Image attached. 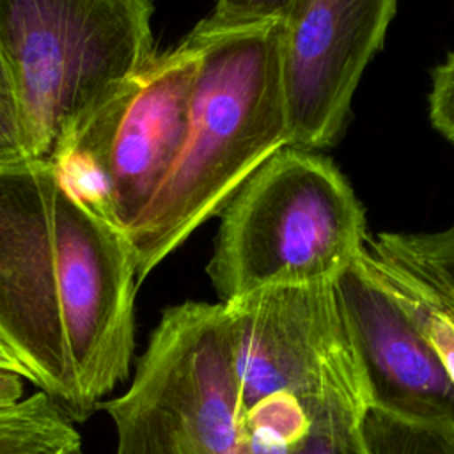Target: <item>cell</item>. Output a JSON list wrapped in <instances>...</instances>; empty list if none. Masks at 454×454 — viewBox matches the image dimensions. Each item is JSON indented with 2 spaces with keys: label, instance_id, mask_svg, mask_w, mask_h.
<instances>
[{
  "label": "cell",
  "instance_id": "cell-11",
  "mask_svg": "<svg viewBox=\"0 0 454 454\" xmlns=\"http://www.w3.org/2000/svg\"><path fill=\"white\" fill-rule=\"evenodd\" d=\"M0 454H82L74 422L43 390L0 406Z\"/></svg>",
  "mask_w": 454,
  "mask_h": 454
},
{
  "label": "cell",
  "instance_id": "cell-7",
  "mask_svg": "<svg viewBox=\"0 0 454 454\" xmlns=\"http://www.w3.org/2000/svg\"><path fill=\"white\" fill-rule=\"evenodd\" d=\"M199 66L200 50L186 37L154 55L51 161L69 188L124 234L177 158Z\"/></svg>",
  "mask_w": 454,
  "mask_h": 454
},
{
  "label": "cell",
  "instance_id": "cell-14",
  "mask_svg": "<svg viewBox=\"0 0 454 454\" xmlns=\"http://www.w3.org/2000/svg\"><path fill=\"white\" fill-rule=\"evenodd\" d=\"M364 257L369 262L371 270L381 280V284L388 289V293L399 301L408 317L413 321L415 328L426 339V342L433 348V351L442 360L449 376L454 381V316L442 310L415 289L406 286L397 277L390 275L383 268H380L364 250Z\"/></svg>",
  "mask_w": 454,
  "mask_h": 454
},
{
  "label": "cell",
  "instance_id": "cell-5",
  "mask_svg": "<svg viewBox=\"0 0 454 454\" xmlns=\"http://www.w3.org/2000/svg\"><path fill=\"white\" fill-rule=\"evenodd\" d=\"M222 303L243 415L287 390L312 426L362 434L374 395L337 280L268 286Z\"/></svg>",
  "mask_w": 454,
  "mask_h": 454
},
{
  "label": "cell",
  "instance_id": "cell-3",
  "mask_svg": "<svg viewBox=\"0 0 454 454\" xmlns=\"http://www.w3.org/2000/svg\"><path fill=\"white\" fill-rule=\"evenodd\" d=\"M153 0H0V53L34 160L66 144L153 57Z\"/></svg>",
  "mask_w": 454,
  "mask_h": 454
},
{
  "label": "cell",
  "instance_id": "cell-18",
  "mask_svg": "<svg viewBox=\"0 0 454 454\" xmlns=\"http://www.w3.org/2000/svg\"><path fill=\"white\" fill-rule=\"evenodd\" d=\"M294 454H367L364 436H349L330 427L312 426Z\"/></svg>",
  "mask_w": 454,
  "mask_h": 454
},
{
  "label": "cell",
  "instance_id": "cell-4",
  "mask_svg": "<svg viewBox=\"0 0 454 454\" xmlns=\"http://www.w3.org/2000/svg\"><path fill=\"white\" fill-rule=\"evenodd\" d=\"M367 238L365 211L333 161L286 145L222 209L206 273L220 301L268 286L337 280Z\"/></svg>",
  "mask_w": 454,
  "mask_h": 454
},
{
  "label": "cell",
  "instance_id": "cell-20",
  "mask_svg": "<svg viewBox=\"0 0 454 454\" xmlns=\"http://www.w3.org/2000/svg\"><path fill=\"white\" fill-rule=\"evenodd\" d=\"M0 369L2 371H11V372H16L20 376L25 378V369L23 365L20 364V360L16 358V355L7 348V344L0 339ZM27 380V378H25Z\"/></svg>",
  "mask_w": 454,
  "mask_h": 454
},
{
  "label": "cell",
  "instance_id": "cell-15",
  "mask_svg": "<svg viewBox=\"0 0 454 454\" xmlns=\"http://www.w3.org/2000/svg\"><path fill=\"white\" fill-rule=\"evenodd\" d=\"M291 4L293 0H215L209 14L202 18L190 34L207 37L278 21Z\"/></svg>",
  "mask_w": 454,
  "mask_h": 454
},
{
  "label": "cell",
  "instance_id": "cell-16",
  "mask_svg": "<svg viewBox=\"0 0 454 454\" xmlns=\"http://www.w3.org/2000/svg\"><path fill=\"white\" fill-rule=\"evenodd\" d=\"M37 161L32 156L14 80L0 53V170Z\"/></svg>",
  "mask_w": 454,
  "mask_h": 454
},
{
  "label": "cell",
  "instance_id": "cell-9",
  "mask_svg": "<svg viewBox=\"0 0 454 454\" xmlns=\"http://www.w3.org/2000/svg\"><path fill=\"white\" fill-rule=\"evenodd\" d=\"M337 287L360 337L374 406L454 434V381L364 250Z\"/></svg>",
  "mask_w": 454,
  "mask_h": 454
},
{
  "label": "cell",
  "instance_id": "cell-10",
  "mask_svg": "<svg viewBox=\"0 0 454 454\" xmlns=\"http://www.w3.org/2000/svg\"><path fill=\"white\" fill-rule=\"evenodd\" d=\"M371 259L454 316V223L436 232H378L365 241Z\"/></svg>",
  "mask_w": 454,
  "mask_h": 454
},
{
  "label": "cell",
  "instance_id": "cell-13",
  "mask_svg": "<svg viewBox=\"0 0 454 454\" xmlns=\"http://www.w3.org/2000/svg\"><path fill=\"white\" fill-rule=\"evenodd\" d=\"M362 436L367 454H454V434L372 406Z\"/></svg>",
  "mask_w": 454,
  "mask_h": 454
},
{
  "label": "cell",
  "instance_id": "cell-2",
  "mask_svg": "<svg viewBox=\"0 0 454 454\" xmlns=\"http://www.w3.org/2000/svg\"><path fill=\"white\" fill-rule=\"evenodd\" d=\"M186 39L200 50L186 135L160 190L124 234L138 284L289 145L280 20Z\"/></svg>",
  "mask_w": 454,
  "mask_h": 454
},
{
  "label": "cell",
  "instance_id": "cell-6",
  "mask_svg": "<svg viewBox=\"0 0 454 454\" xmlns=\"http://www.w3.org/2000/svg\"><path fill=\"white\" fill-rule=\"evenodd\" d=\"M101 408L115 454H250L223 303L165 309L133 381Z\"/></svg>",
  "mask_w": 454,
  "mask_h": 454
},
{
  "label": "cell",
  "instance_id": "cell-19",
  "mask_svg": "<svg viewBox=\"0 0 454 454\" xmlns=\"http://www.w3.org/2000/svg\"><path fill=\"white\" fill-rule=\"evenodd\" d=\"M23 376L0 369V406L12 404L23 397Z\"/></svg>",
  "mask_w": 454,
  "mask_h": 454
},
{
  "label": "cell",
  "instance_id": "cell-8",
  "mask_svg": "<svg viewBox=\"0 0 454 454\" xmlns=\"http://www.w3.org/2000/svg\"><path fill=\"white\" fill-rule=\"evenodd\" d=\"M397 0H293L280 20L289 145H333L365 66L385 41Z\"/></svg>",
  "mask_w": 454,
  "mask_h": 454
},
{
  "label": "cell",
  "instance_id": "cell-1",
  "mask_svg": "<svg viewBox=\"0 0 454 454\" xmlns=\"http://www.w3.org/2000/svg\"><path fill=\"white\" fill-rule=\"evenodd\" d=\"M129 243L50 161L0 170V339L76 424L131 367Z\"/></svg>",
  "mask_w": 454,
  "mask_h": 454
},
{
  "label": "cell",
  "instance_id": "cell-17",
  "mask_svg": "<svg viewBox=\"0 0 454 454\" xmlns=\"http://www.w3.org/2000/svg\"><path fill=\"white\" fill-rule=\"evenodd\" d=\"M427 101L433 128L454 144V51L433 69Z\"/></svg>",
  "mask_w": 454,
  "mask_h": 454
},
{
  "label": "cell",
  "instance_id": "cell-12",
  "mask_svg": "<svg viewBox=\"0 0 454 454\" xmlns=\"http://www.w3.org/2000/svg\"><path fill=\"white\" fill-rule=\"evenodd\" d=\"M312 422L300 399L277 390L252 404L243 415L250 454H294L310 433Z\"/></svg>",
  "mask_w": 454,
  "mask_h": 454
}]
</instances>
